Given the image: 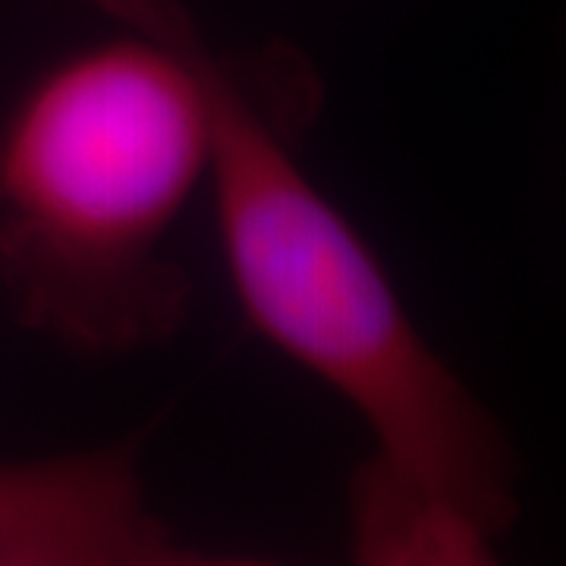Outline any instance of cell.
<instances>
[{
  "mask_svg": "<svg viewBox=\"0 0 566 566\" xmlns=\"http://www.w3.org/2000/svg\"><path fill=\"white\" fill-rule=\"evenodd\" d=\"M208 196L249 327L318 378L368 434L349 488L359 564H491L516 520L501 424L428 344L381 259L305 174L293 139L202 32Z\"/></svg>",
  "mask_w": 566,
  "mask_h": 566,
  "instance_id": "cell-1",
  "label": "cell"
},
{
  "mask_svg": "<svg viewBox=\"0 0 566 566\" xmlns=\"http://www.w3.org/2000/svg\"><path fill=\"white\" fill-rule=\"evenodd\" d=\"M180 0L48 63L0 120V274L22 322L82 353L167 337V259L211 174V102Z\"/></svg>",
  "mask_w": 566,
  "mask_h": 566,
  "instance_id": "cell-2",
  "label": "cell"
},
{
  "mask_svg": "<svg viewBox=\"0 0 566 566\" xmlns=\"http://www.w3.org/2000/svg\"><path fill=\"white\" fill-rule=\"evenodd\" d=\"M255 564L186 542L148 504L133 444L0 460V566Z\"/></svg>",
  "mask_w": 566,
  "mask_h": 566,
  "instance_id": "cell-3",
  "label": "cell"
},
{
  "mask_svg": "<svg viewBox=\"0 0 566 566\" xmlns=\"http://www.w3.org/2000/svg\"><path fill=\"white\" fill-rule=\"evenodd\" d=\"M82 3H88V7H95V10H102V13H107L111 20L126 22V20H133L148 0H82Z\"/></svg>",
  "mask_w": 566,
  "mask_h": 566,
  "instance_id": "cell-4",
  "label": "cell"
}]
</instances>
